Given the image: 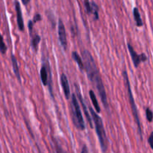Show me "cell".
Here are the masks:
<instances>
[{
  "label": "cell",
  "mask_w": 153,
  "mask_h": 153,
  "mask_svg": "<svg viewBox=\"0 0 153 153\" xmlns=\"http://www.w3.org/2000/svg\"><path fill=\"white\" fill-rule=\"evenodd\" d=\"M81 153H89V150H88V148L87 146H86V145H84L83 146V148H82V150H81Z\"/></svg>",
  "instance_id": "obj_24"
},
{
  "label": "cell",
  "mask_w": 153,
  "mask_h": 153,
  "mask_svg": "<svg viewBox=\"0 0 153 153\" xmlns=\"http://www.w3.org/2000/svg\"><path fill=\"white\" fill-rule=\"evenodd\" d=\"M41 42V36L38 34H35L32 36V42H31V45L35 52H37L38 49V45Z\"/></svg>",
  "instance_id": "obj_15"
},
{
  "label": "cell",
  "mask_w": 153,
  "mask_h": 153,
  "mask_svg": "<svg viewBox=\"0 0 153 153\" xmlns=\"http://www.w3.org/2000/svg\"><path fill=\"white\" fill-rule=\"evenodd\" d=\"M89 97L91 98V101H92V104H93L94 107H95V110L97 113H101V107H100L99 104H98V100H97L96 95H95V92H93L92 90H89Z\"/></svg>",
  "instance_id": "obj_13"
},
{
  "label": "cell",
  "mask_w": 153,
  "mask_h": 153,
  "mask_svg": "<svg viewBox=\"0 0 153 153\" xmlns=\"http://www.w3.org/2000/svg\"><path fill=\"white\" fill-rule=\"evenodd\" d=\"M22 2H23V4L24 5H27L30 2V0H21Z\"/></svg>",
  "instance_id": "obj_25"
},
{
  "label": "cell",
  "mask_w": 153,
  "mask_h": 153,
  "mask_svg": "<svg viewBox=\"0 0 153 153\" xmlns=\"http://www.w3.org/2000/svg\"><path fill=\"white\" fill-rule=\"evenodd\" d=\"M71 56H72V59L74 60V62L76 63V65H78L80 70L81 71H85L84 63H83V59H82L81 57H80V56L79 55V54L77 53L76 51H74V52L72 53Z\"/></svg>",
  "instance_id": "obj_12"
},
{
  "label": "cell",
  "mask_w": 153,
  "mask_h": 153,
  "mask_svg": "<svg viewBox=\"0 0 153 153\" xmlns=\"http://www.w3.org/2000/svg\"><path fill=\"white\" fill-rule=\"evenodd\" d=\"M35 25V23L32 22V20H29V23H28V29H29V34L31 35H32V30H33V26Z\"/></svg>",
  "instance_id": "obj_21"
},
{
  "label": "cell",
  "mask_w": 153,
  "mask_h": 153,
  "mask_svg": "<svg viewBox=\"0 0 153 153\" xmlns=\"http://www.w3.org/2000/svg\"><path fill=\"white\" fill-rule=\"evenodd\" d=\"M60 82H61V86L62 87L63 92H64L65 98H66V100H69L71 98V95L69 82L66 74H62L61 76H60Z\"/></svg>",
  "instance_id": "obj_9"
},
{
  "label": "cell",
  "mask_w": 153,
  "mask_h": 153,
  "mask_svg": "<svg viewBox=\"0 0 153 153\" xmlns=\"http://www.w3.org/2000/svg\"><path fill=\"white\" fill-rule=\"evenodd\" d=\"M91 5H92V14H93L95 20H98L99 19V14H98V12H99V7L95 2H91Z\"/></svg>",
  "instance_id": "obj_16"
},
{
  "label": "cell",
  "mask_w": 153,
  "mask_h": 153,
  "mask_svg": "<svg viewBox=\"0 0 153 153\" xmlns=\"http://www.w3.org/2000/svg\"><path fill=\"white\" fill-rule=\"evenodd\" d=\"M70 115L74 127L79 131H84L86 128L84 120H83V115L81 113L80 106L78 103V99L76 98L75 94L71 95V101L70 104Z\"/></svg>",
  "instance_id": "obj_3"
},
{
  "label": "cell",
  "mask_w": 153,
  "mask_h": 153,
  "mask_svg": "<svg viewBox=\"0 0 153 153\" xmlns=\"http://www.w3.org/2000/svg\"><path fill=\"white\" fill-rule=\"evenodd\" d=\"M123 77H124L125 84H126V88H127L128 96L129 103H130L131 108V110H132V114H133L134 117L135 123H136L137 126L138 132H139L140 136V137L142 138V136H143L142 128H141L140 122V118H139V115H138L137 108L136 104H135V101H134V98L133 94H132L131 87V83H130V81H129L127 71H123Z\"/></svg>",
  "instance_id": "obj_4"
},
{
  "label": "cell",
  "mask_w": 153,
  "mask_h": 153,
  "mask_svg": "<svg viewBox=\"0 0 153 153\" xmlns=\"http://www.w3.org/2000/svg\"><path fill=\"white\" fill-rule=\"evenodd\" d=\"M84 5L87 14H92V5L89 0H84Z\"/></svg>",
  "instance_id": "obj_19"
},
{
  "label": "cell",
  "mask_w": 153,
  "mask_h": 153,
  "mask_svg": "<svg viewBox=\"0 0 153 153\" xmlns=\"http://www.w3.org/2000/svg\"><path fill=\"white\" fill-rule=\"evenodd\" d=\"M133 15H134V18L137 26V27H141V26H143V20L140 17V14L139 10H138L137 8H134Z\"/></svg>",
  "instance_id": "obj_14"
},
{
  "label": "cell",
  "mask_w": 153,
  "mask_h": 153,
  "mask_svg": "<svg viewBox=\"0 0 153 153\" xmlns=\"http://www.w3.org/2000/svg\"><path fill=\"white\" fill-rule=\"evenodd\" d=\"M74 86H75V88H76V95H77V97H78V99L80 100V104H81L82 107H83V112H84L85 116H86V119H87V121L89 122V126H90L91 128H93V125H92V117L90 116V114H89V111H88L87 107H86V104H85L84 100H83V97H82L81 92H80V89H79L78 85L75 84Z\"/></svg>",
  "instance_id": "obj_8"
},
{
  "label": "cell",
  "mask_w": 153,
  "mask_h": 153,
  "mask_svg": "<svg viewBox=\"0 0 153 153\" xmlns=\"http://www.w3.org/2000/svg\"><path fill=\"white\" fill-rule=\"evenodd\" d=\"M55 147H56V153H68L65 149H63L62 147L56 141L55 142Z\"/></svg>",
  "instance_id": "obj_20"
},
{
  "label": "cell",
  "mask_w": 153,
  "mask_h": 153,
  "mask_svg": "<svg viewBox=\"0 0 153 153\" xmlns=\"http://www.w3.org/2000/svg\"><path fill=\"white\" fill-rule=\"evenodd\" d=\"M11 63H12L13 71H14V74H15L16 77H17V80H19V82H21V77H20V70H19V66H18V63H17V58H16V56L14 55V54H11Z\"/></svg>",
  "instance_id": "obj_11"
},
{
  "label": "cell",
  "mask_w": 153,
  "mask_h": 153,
  "mask_svg": "<svg viewBox=\"0 0 153 153\" xmlns=\"http://www.w3.org/2000/svg\"><path fill=\"white\" fill-rule=\"evenodd\" d=\"M42 20V15L39 14H35V16H34V18H33V20H32V22H33L34 23H35L38 21H41Z\"/></svg>",
  "instance_id": "obj_22"
},
{
  "label": "cell",
  "mask_w": 153,
  "mask_h": 153,
  "mask_svg": "<svg viewBox=\"0 0 153 153\" xmlns=\"http://www.w3.org/2000/svg\"><path fill=\"white\" fill-rule=\"evenodd\" d=\"M7 52V47L5 45V42H4L3 37L0 33V53L2 54H5Z\"/></svg>",
  "instance_id": "obj_17"
},
{
  "label": "cell",
  "mask_w": 153,
  "mask_h": 153,
  "mask_svg": "<svg viewBox=\"0 0 153 153\" xmlns=\"http://www.w3.org/2000/svg\"><path fill=\"white\" fill-rule=\"evenodd\" d=\"M40 77L42 84L45 86H48L51 96L53 97L52 89V74H51V67H50L49 62H48V60H46L45 62H43V64H42L40 70Z\"/></svg>",
  "instance_id": "obj_5"
},
{
  "label": "cell",
  "mask_w": 153,
  "mask_h": 153,
  "mask_svg": "<svg viewBox=\"0 0 153 153\" xmlns=\"http://www.w3.org/2000/svg\"><path fill=\"white\" fill-rule=\"evenodd\" d=\"M89 109L90 110V114L92 116V120L95 123V132H96L98 140H99L101 149L103 152L105 153L108 148V140H107V134H106L105 129H104L102 119L98 116V113L92 109V107H89Z\"/></svg>",
  "instance_id": "obj_2"
},
{
  "label": "cell",
  "mask_w": 153,
  "mask_h": 153,
  "mask_svg": "<svg viewBox=\"0 0 153 153\" xmlns=\"http://www.w3.org/2000/svg\"><path fill=\"white\" fill-rule=\"evenodd\" d=\"M146 117L148 122L152 123L153 121V112L149 107L146 109Z\"/></svg>",
  "instance_id": "obj_18"
},
{
  "label": "cell",
  "mask_w": 153,
  "mask_h": 153,
  "mask_svg": "<svg viewBox=\"0 0 153 153\" xmlns=\"http://www.w3.org/2000/svg\"><path fill=\"white\" fill-rule=\"evenodd\" d=\"M128 49L129 53H130L131 57L134 65L136 68H138V66H139V65L141 62L147 61V59H148V57H147V56L145 53H137V52L134 51V49L133 47H132V45L130 43L128 44Z\"/></svg>",
  "instance_id": "obj_6"
},
{
  "label": "cell",
  "mask_w": 153,
  "mask_h": 153,
  "mask_svg": "<svg viewBox=\"0 0 153 153\" xmlns=\"http://www.w3.org/2000/svg\"><path fill=\"white\" fill-rule=\"evenodd\" d=\"M82 59L84 63L85 71L87 74L89 80L93 83L96 87L99 96L101 98V102L104 104L106 109H108V102H107V92L101 79V74L96 65L95 59L89 51L84 50L82 52Z\"/></svg>",
  "instance_id": "obj_1"
},
{
  "label": "cell",
  "mask_w": 153,
  "mask_h": 153,
  "mask_svg": "<svg viewBox=\"0 0 153 153\" xmlns=\"http://www.w3.org/2000/svg\"><path fill=\"white\" fill-rule=\"evenodd\" d=\"M14 5H15L16 14H17V26H18L19 30L21 31V32H23V31H24V21H23V14H22L20 3H19V2H17V0H16L15 2H14Z\"/></svg>",
  "instance_id": "obj_10"
},
{
  "label": "cell",
  "mask_w": 153,
  "mask_h": 153,
  "mask_svg": "<svg viewBox=\"0 0 153 153\" xmlns=\"http://www.w3.org/2000/svg\"><path fill=\"white\" fill-rule=\"evenodd\" d=\"M58 35H59V41L60 45L63 48L65 51H66L68 46V42H67V35H66V31L65 28V25L63 23L62 20H59L58 23Z\"/></svg>",
  "instance_id": "obj_7"
},
{
  "label": "cell",
  "mask_w": 153,
  "mask_h": 153,
  "mask_svg": "<svg viewBox=\"0 0 153 153\" xmlns=\"http://www.w3.org/2000/svg\"><path fill=\"white\" fill-rule=\"evenodd\" d=\"M148 143L149 144L150 147H151L152 149H153V131L150 134L149 137L148 138Z\"/></svg>",
  "instance_id": "obj_23"
}]
</instances>
